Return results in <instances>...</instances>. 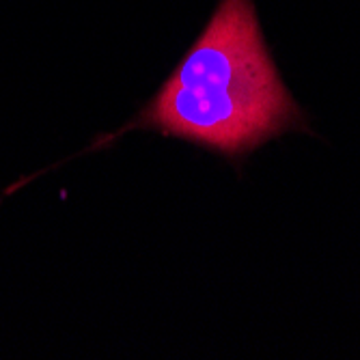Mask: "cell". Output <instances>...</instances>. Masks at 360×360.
<instances>
[{
  "instance_id": "cell-1",
  "label": "cell",
  "mask_w": 360,
  "mask_h": 360,
  "mask_svg": "<svg viewBox=\"0 0 360 360\" xmlns=\"http://www.w3.org/2000/svg\"><path fill=\"white\" fill-rule=\"evenodd\" d=\"M300 121L266 48L252 0H220L139 123L240 155Z\"/></svg>"
}]
</instances>
